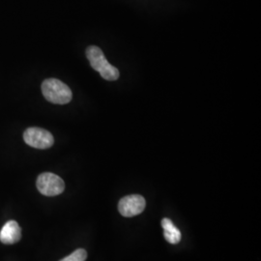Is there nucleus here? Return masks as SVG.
<instances>
[{"instance_id":"nucleus-5","label":"nucleus","mask_w":261,"mask_h":261,"mask_svg":"<svg viewBox=\"0 0 261 261\" xmlns=\"http://www.w3.org/2000/svg\"><path fill=\"white\" fill-rule=\"evenodd\" d=\"M146 206V201L140 195H130L124 196L118 203V210L123 217H135L143 212Z\"/></svg>"},{"instance_id":"nucleus-4","label":"nucleus","mask_w":261,"mask_h":261,"mask_svg":"<svg viewBox=\"0 0 261 261\" xmlns=\"http://www.w3.org/2000/svg\"><path fill=\"white\" fill-rule=\"evenodd\" d=\"M23 140L29 146L37 149H47L55 143V139L48 130L36 127L27 129L23 133Z\"/></svg>"},{"instance_id":"nucleus-6","label":"nucleus","mask_w":261,"mask_h":261,"mask_svg":"<svg viewBox=\"0 0 261 261\" xmlns=\"http://www.w3.org/2000/svg\"><path fill=\"white\" fill-rule=\"evenodd\" d=\"M21 238V229L16 221H9L0 231V241L5 245H13Z\"/></svg>"},{"instance_id":"nucleus-8","label":"nucleus","mask_w":261,"mask_h":261,"mask_svg":"<svg viewBox=\"0 0 261 261\" xmlns=\"http://www.w3.org/2000/svg\"><path fill=\"white\" fill-rule=\"evenodd\" d=\"M87 258V252L84 249H77L75 252H72L70 255L60 261H85Z\"/></svg>"},{"instance_id":"nucleus-1","label":"nucleus","mask_w":261,"mask_h":261,"mask_svg":"<svg viewBox=\"0 0 261 261\" xmlns=\"http://www.w3.org/2000/svg\"><path fill=\"white\" fill-rule=\"evenodd\" d=\"M86 57L91 67L95 71L99 72L103 80L109 82H114L119 79L120 73L118 69L112 66L106 56L103 50L97 46H90L86 49Z\"/></svg>"},{"instance_id":"nucleus-7","label":"nucleus","mask_w":261,"mask_h":261,"mask_svg":"<svg viewBox=\"0 0 261 261\" xmlns=\"http://www.w3.org/2000/svg\"><path fill=\"white\" fill-rule=\"evenodd\" d=\"M162 227L164 229V236L166 240L170 244H178L181 240V232L172 223L171 220L165 218L162 220Z\"/></svg>"},{"instance_id":"nucleus-3","label":"nucleus","mask_w":261,"mask_h":261,"mask_svg":"<svg viewBox=\"0 0 261 261\" xmlns=\"http://www.w3.org/2000/svg\"><path fill=\"white\" fill-rule=\"evenodd\" d=\"M38 191L47 196H56L62 194L65 189L64 181L59 177L58 175L50 173V172H45L40 174L37 178Z\"/></svg>"},{"instance_id":"nucleus-2","label":"nucleus","mask_w":261,"mask_h":261,"mask_svg":"<svg viewBox=\"0 0 261 261\" xmlns=\"http://www.w3.org/2000/svg\"><path fill=\"white\" fill-rule=\"evenodd\" d=\"M42 93L48 102L56 105L70 103L73 97L67 84L56 79H48L42 84Z\"/></svg>"}]
</instances>
